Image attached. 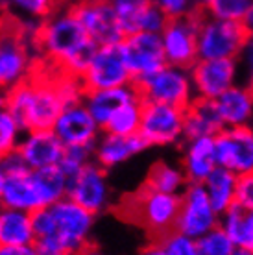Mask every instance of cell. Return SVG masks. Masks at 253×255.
Returning <instances> with one entry per match:
<instances>
[{
	"mask_svg": "<svg viewBox=\"0 0 253 255\" xmlns=\"http://www.w3.org/2000/svg\"><path fill=\"white\" fill-rule=\"evenodd\" d=\"M35 48L43 65L82 76L98 45L91 41L70 6V0H67L39 22Z\"/></svg>",
	"mask_w": 253,
	"mask_h": 255,
	"instance_id": "1",
	"label": "cell"
},
{
	"mask_svg": "<svg viewBox=\"0 0 253 255\" xmlns=\"http://www.w3.org/2000/svg\"><path fill=\"white\" fill-rule=\"evenodd\" d=\"M6 106L24 131L52 129L67 106L57 85V70L41 65L35 76L7 93Z\"/></svg>",
	"mask_w": 253,
	"mask_h": 255,
	"instance_id": "2",
	"label": "cell"
},
{
	"mask_svg": "<svg viewBox=\"0 0 253 255\" xmlns=\"http://www.w3.org/2000/svg\"><path fill=\"white\" fill-rule=\"evenodd\" d=\"M37 26L11 15L0 26V91L6 95L35 76L43 65L35 48Z\"/></svg>",
	"mask_w": 253,
	"mask_h": 255,
	"instance_id": "3",
	"label": "cell"
},
{
	"mask_svg": "<svg viewBox=\"0 0 253 255\" xmlns=\"http://www.w3.org/2000/svg\"><path fill=\"white\" fill-rule=\"evenodd\" d=\"M4 176L6 178L0 192V205L32 215L56 204L69 192V178L59 166L46 170H32L26 166L22 170Z\"/></svg>",
	"mask_w": 253,
	"mask_h": 255,
	"instance_id": "4",
	"label": "cell"
},
{
	"mask_svg": "<svg viewBox=\"0 0 253 255\" xmlns=\"http://www.w3.org/2000/svg\"><path fill=\"white\" fill-rule=\"evenodd\" d=\"M32 217L35 239H50L70 255L91 244L96 215L76 204L72 198H61L56 204L33 213Z\"/></svg>",
	"mask_w": 253,
	"mask_h": 255,
	"instance_id": "5",
	"label": "cell"
},
{
	"mask_svg": "<svg viewBox=\"0 0 253 255\" xmlns=\"http://www.w3.org/2000/svg\"><path fill=\"white\" fill-rule=\"evenodd\" d=\"M181 207V196L153 191L144 183L131 194H126L115 205V213L133 226L146 231L150 241L176 230L177 215Z\"/></svg>",
	"mask_w": 253,
	"mask_h": 255,
	"instance_id": "6",
	"label": "cell"
},
{
	"mask_svg": "<svg viewBox=\"0 0 253 255\" xmlns=\"http://www.w3.org/2000/svg\"><path fill=\"white\" fill-rule=\"evenodd\" d=\"M248 39L250 33L244 22L203 15L198 32V54L200 59H239Z\"/></svg>",
	"mask_w": 253,
	"mask_h": 255,
	"instance_id": "7",
	"label": "cell"
},
{
	"mask_svg": "<svg viewBox=\"0 0 253 255\" xmlns=\"http://www.w3.org/2000/svg\"><path fill=\"white\" fill-rule=\"evenodd\" d=\"M139 135L148 148L181 146L185 140V109L144 100Z\"/></svg>",
	"mask_w": 253,
	"mask_h": 255,
	"instance_id": "8",
	"label": "cell"
},
{
	"mask_svg": "<svg viewBox=\"0 0 253 255\" xmlns=\"http://www.w3.org/2000/svg\"><path fill=\"white\" fill-rule=\"evenodd\" d=\"M135 85L139 87L140 96L146 102L168 104V106L187 109L196 98L190 69L176 67V65L166 63L155 74Z\"/></svg>",
	"mask_w": 253,
	"mask_h": 255,
	"instance_id": "9",
	"label": "cell"
},
{
	"mask_svg": "<svg viewBox=\"0 0 253 255\" xmlns=\"http://www.w3.org/2000/svg\"><path fill=\"white\" fill-rule=\"evenodd\" d=\"M202 11L168 19L161 32L163 50L168 65L190 69L200 59L198 54V32L202 24Z\"/></svg>",
	"mask_w": 253,
	"mask_h": 255,
	"instance_id": "10",
	"label": "cell"
},
{
	"mask_svg": "<svg viewBox=\"0 0 253 255\" xmlns=\"http://www.w3.org/2000/svg\"><path fill=\"white\" fill-rule=\"evenodd\" d=\"M80 78L85 91L115 89L133 83L121 45L98 46Z\"/></svg>",
	"mask_w": 253,
	"mask_h": 255,
	"instance_id": "11",
	"label": "cell"
},
{
	"mask_svg": "<svg viewBox=\"0 0 253 255\" xmlns=\"http://www.w3.org/2000/svg\"><path fill=\"white\" fill-rule=\"evenodd\" d=\"M70 6L95 45H121L126 37L111 0H70Z\"/></svg>",
	"mask_w": 253,
	"mask_h": 255,
	"instance_id": "12",
	"label": "cell"
},
{
	"mask_svg": "<svg viewBox=\"0 0 253 255\" xmlns=\"http://www.w3.org/2000/svg\"><path fill=\"white\" fill-rule=\"evenodd\" d=\"M220 224V215L211 204L202 183H189L181 192V207L177 215L176 230L198 241Z\"/></svg>",
	"mask_w": 253,
	"mask_h": 255,
	"instance_id": "13",
	"label": "cell"
},
{
	"mask_svg": "<svg viewBox=\"0 0 253 255\" xmlns=\"http://www.w3.org/2000/svg\"><path fill=\"white\" fill-rule=\"evenodd\" d=\"M67 196L96 217L106 213L113 207V191L108 181V170L95 161L87 163L80 172L69 179Z\"/></svg>",
	"mask_w": 253,
	"mask_h": 255,
	"instance_id": "14",
	"label": "cell"
},
{
	"mask_svg": "<svg viewBox=\"0 0 253 255\" xmlns=\"http://www.w3.org/2000/svg\"><path fill=\"white\" fill-rule=\"evenodd\" d=\"M121 50L133 83H140L166 65L161 33L139 32L126 35L121 43Z\"/></svg>",
	"mask_w": 253,
	"mask_h": 255,
	"instance_id": "15",
	"label": "cell"
},
{
	"mask_svg": "<svg viewBox=\"0 0 253 255\" xmlns=\"http://www.w3.org/2000/svg\"><path fill=\"white\" fill-rule=\"evenodd\" d=\"M190 78L196 98L216 100L241 83L242 69L239 59H198L190 67Z\"/></svg>",
	"mask_w": 253,
	"mask_h": 255,
	"instance_id": "16",
	"label": "cell"
},
{
	"mask_svg": "<svg viewBox=\"0 0 253 255\" xmlns=\"http://www.w3.org/2000/svg\"><path fill=\"white\" fill-rule=\"evenodd\" d=\"M52 129L65 144V148H89V150L95 148L96 140L104 131L100 124L89 113L83 100L65 106Z\"/></svg>",
	"mask_w": 253,
	"mask_h": 255,
	"instance_id": "17",
	"label": "cell"
},
{
	"mask_svg": "<svg viewBox=\"0 0 253 255\" xmlns=\"http://www.w3.org/2000/svg\"><path fill=\"white\" fill-rule=\"evenodd\" d=\"M216 161L237 176L253 172V124L224 128L215 135Z\"/></svg>",
	"mask_w": 253,
	"mask_h": 255,
	"instance_id": "18",
	"label": "cell"
},
{
	"mask_svg": "<svg viewBox=\"0 0 253 255\" xmlns=\"http://www.w3.org/2000/svg\"><path fill=\"white\" fill-rule=\"evenodd\" d=\"M17 152L28 168L46 170L61 165L67 148L54 133V129H33L24 131Z\"/></svg>",
	"mask_w": 253,
	"mask_h": 255,
	"instance_id": "19",
	"label": "cell"
},
{
	"mask_svg": "<svg viewBox=\"0 0 253 255\" xmlns=\"http://www.w3.org/2000/svg\"><path fill=\"white\" fill-rule=\"evenodd\" d=\"M111 2L124 35L139 32L161 33L168 22V15L155 6L152 0H111Z\"/></svg>",
	"mask_w": 253,
	"mask_h": 255,
	"instance_id": "20",
	"label": "cell"
},
{
	"mask_svg": "<svg viewBox=\"0 0 253 255\" xmlns=\"http://www.w3.org/2000/svg\"><path fill=\"white\" fill-rule=\"evenodd\" d=\"M146 144L142 137L137 135H117L102 131L93 148V161L98 163L106 170H113L117 166L124 165L133 157H137L144 152Z\"/></svg>",
	"mask_w": 253,
	"mask_h": 255,
	"instance_id": "21",
	"label": "cell"
},
{
	"mask_svg": "<svg viewBox=\"0 0 253 255\" xmlns=\"http://www.w3.org/2000/svg\"><path fill=\"white\" fill-rule=\"evenodd\" d=\"M179 165L189 183H203L218 166L215 137H196L183 140Z\"/></svg>",
	"mask_w": 253,
	"mask_h": 255,
	"instance_id": "22",
	"label": "cell"
},
{
	"mask_svg": "<svg viewBox=\"0 0 253 255\" xmlns=\"http://www.w3.org/2000/svg\"><path fill=\"white\" fill-rule=\"evenodd\" d=\"M135 98H140L139 87L135 83L124 85V87H115V89H100V91H85L83 95V104L89 109L100 128L104 129L109 119L127 102Z\"/></svg>",
	"mask_w": 253,
	"mask_h": 255,
	"instance_id": "23",
	"label": "cell"
},
{
	"mask_svg": "<svg viewBox=\"0 0 253 255\" xmlns=\"http://www.w3.org/2000/svg\"><path fill=\"white\" fill-rule=\"evenodd\" d=\"M224 128H239L253 124V93L241 82L215 100Z\"/></svg>",
	"mask_w": 253,
	"mask_h": 255,
	"instance_id": "24",
	"label": "cell"
},
{
	"mask_svg": "<svg viewBox=\"0 0 253 255\" xmlns=\"http://www.w3.org/2000/svg\"><path fill=\"white\" fill-rule=\"evenodd\" d=\"M224 129L215 100L194 98V102L185 109V140L196 137H215Z\"/></svg>",
	"mask_w": 253,
	"mask_h": 255,
	"instance_id": "25",
	"label": "cell"
},
{
	"mask_svg": "<svg viewBox=\"0 0 253 255\" xmlns=\"http://www.w3.org/2000/svg\"><path fill=\"white\" fill-rule=\"evenodd\" d=\"M35 243L32 213L0 205V246H26Z\"/></svg>",
	"mask_w": 253,
	"mask_h": 255,
	"instance_id": "26",
	"label": "cell"
},
{
	"mask_svg": "<svg viewBox=\"0 0 253 255\" xmlns=\"http://www.w3.org/2000/svg\"><path fill=\"white\" fill-rule=\"evenodd\" d=\"M237 179H239V176L235 172L224 168V166H216L215 170L209 174V178L202 183L218 215H222L224 211H228L229 207L235 205Z\"/></svg>",
	"mask_w": 253,
	"mask_h": 255,
	"instance_id": "27",
	"label": "cell"
},
{
	"mask_svg": "<svg viewBox=\"0 0 253 255\" xmlns=\"http://www.w3.org/2000/svg\"><path fill=\"white\" fill-rule=\"evenodd\" d=\"M144 185L153 189V191L181 196V192L187 189L189 181H187V176H185L181 165L161 159L150 166V170L146 174Z\"/></svg>",
	"mask_w": 253,
	"mask_h": 255,
	"instance_id": "28",
	"label": "cell"
},
{
	"mask_svg": "<svg viewBox=\"0 0 253 255\" xmlns=\"http://www.w3.org/2000/svg\"><path fill=\"white\" fill-rule=\"evenodd\" d=\"M220 226L231 239L235 248L253 250V211H248L235 204L220 215Z\"/></svg>",
	"mask_w": 253,
	"mask_h": 255,
	"instance_id": "29",
	"label": "cell"
},
{
	"mask_svg": "<svg viewBox=\"0 0 253 255\" xmlns=\"http://www.w3.org/2000/svg\"><path fill=\"white\" fill-rule=\"evenodd\" d=\"M67 0H2L7 15L24 22H41Z\"/></svg>",
	"mask_w": 253,
	"mask_h": 255,
	"instance_id": "30",
	"label": "cell"
},
{
	"mask_svg": "<svg viewBox=\"0 0 253 255\" xmlns=\"http://www.w3.org/2000/svg\"><path fill=\"white\" fill-rule=\"evenodd\" d=\"M142 104H144V100L140 96V98L127 102L126 106H122L109 119L104 131L117 135H137L140 128V119H142Z\"/></svg>",
	"mask_w": 253,
	"mask_h": 255,
	"instance_id": "31",
	"label": "cell"
},
{
	"mask_svg": "<svg viewBox=\"0 0 253 255\" xmlns=\"http://www.w3.org/2000/svg\"><path fill=\"white\" fill-rule=\"evenodd\" d=\"M24 129L15 119L9 108H0V157H6L11 152H17Z\"/></svg>",
	"mask_w": 253,
	"mask_h": 255,
	"instance_id": "32",
	"label": "cell"
},
{
	"mask_svg": "<svg viewBox=\"0 0 253 255\" xmlns=\"http://www.w3.org/2000/svg\"><path fill=\"white\" fill-rule=\"evenodd\" d=\"M252 6L253 0H209L202 13L207 17H213V19L242 22Z\"/></svg>",
	"mask_w": 253,
	"mask_h": 255,
	"instance_id": "33",
	"label": "cell"
},
{
	"mask_svg": "<svg viewBox=\"0 0 253 255\" xmlns=\"http://www.w3.org/2000/svg\"><path fill=\"white\" fill-rule=\"evenodd\" d=\"M198 255H231L235 252V244L226 235L220 226L205 233L196 241Z\"/></svg>",
	"mask_w": 253,
	"mask_h": 255,
	"instance_id": "34",
	"label": "cell"
},
{
	"mask_svg": "<svg viewBox=\"0 0 253 255\" xmlns=\"http://www.w3.org/2000/svg\"><path fill=\"white\" fill-rule=\"evenodd\" d=\"M159 243H161L166 255H198L196 241L183 235V233H179L177 230L161 237Z\"/></svg>",
	"mask_w": 253,
	"mask_h": 255,
	"instance_id": "35",
	"label": "cell"
},
{
	"mask_svg": "<svg viewBox=\"0 0 253 255\" xmlns=\"http://www.w3.org/2000/svg\"><path fill=\"white\" fill-rule=\"evenodd\" d=\"M91 161H93V150H89V148H67L59 168L70 179L74 174L80 172L87 163H91Z\"/></svg>",
	"mask_w": 253,
	"mask_h": 255,
	"instance_id": "36",
	"label": "cell"
},
{
	"mask_svg": "<svg viewBox=\"0 0 253 255\" xmlns=\"http://www.w3.org/2000/svg\"><path fill=\"white\" fill-rule=\"evenodd\" d=\"M157 7L168 15V19H176V17H183L196 13V0H152Z\"/></svg>",
	"mask_w": 253,
	"mask_h": 255,
	"instance_id": "37",
	"label": "cell"
},
{
	"mask_svg": "<svg viewBox=\"0 0 253 255\" xmlns=\"http://www.w3.org/2000/svg\"><path fill=\"white\" fill-rule=\"evenodd\" d=\"M235 204L244 207L248 211H253V172L241 174L237 179V194Z\"/></svg>",
	"mask_w": 253,
	"mask_h": 255,
	"instance_id": "38",
	"label": "cell"
},
{
	"mask_svg": "<svg viewBox=\"0 0 253 255\" xmlns=\"http://www.w3.org/2000/svg\"><path fill=\"white\" fill-rule=\"evenodd\" d=\"M239 63H241V69H242V76L253 74V35H250L248 43L244 45V48H242Z\"/></svg>",
	"mask_w": 253,
	"mask_h": 255,
	"instance_id": "39",
	"label": "cell"
},
{
	"mask_svg": "<svg viewBox=\"0 0 253 255\" xmlns=\"http://www.w3.org/2000/svg\"><path fill=\"white\" fill-rule=\"evenodd\" d=\"M0 255H37L33 244L26 246H0Z\"/></svg>",
	"mask_w": 253,
	"mask_h": 255,
	"instance_id": "40",
	"label": "cell"
},
{
	"mask_svg": "<svg viewBox=\"0 0 253 255\" xmlns=\"http://www.w3.org/2000/svg\"><path fill=\"white\" fill-rule=\"evenodd\" d=\"M139 255H166L159 241H150L144 248H140Z\"/></svg>",
	"mask_w": 253,
	"mask_h": 255,
	"instance_id": "41",
	"label": "cell"
},
{
	"mask_svg": "<svg viewBox=\"0 0 253 255\" xmlns=\"http://www.w3.org/2000/svg\"><path fill=\"white\" fill-rule=\"evenodd\" d=\"M74 255H109V254H106V252H104L102 248H98L96 244L91 243V244H87L85 248L80 250V252H76Z\"/></svg>",
	"mask_w": 253,
	"mask_h": 255,
	"instance_id": "42",
	"label": "cell"
},
{
	"mask_svg": "<svg viewBox=\"0 0 253 255\" xmlns=\"http://www.w3.org/2000/svg\"><path fill=\"white\" fill-rule=\"evenodd\" d=\"M242 22H244V26H246L248 33H250V35H253V6H252V9L248 11L246 19L242 20Z\"/></svg>",
	"mask_w": 253,
	"mask_h": 255,
	"instance_id": "43",
	"label": "cell"
},
{
	"mask_svg": "<svg viewBox=\"0 0 253 255\" xmlns=\"http://www.w3.org/2000/svg\"><path fill=\"white\" fill-rule=\"evenodd\" d=\"M231 255H253L252 248H235V252Z\"/></svg>",
	"mask_w": 253,
	"mask_h": 255,
	"instance_id": "44",
	"label": "cell"
},
{
	"mask_svg": "<svg viewBox=\"0 0 253 255\" xmlns=\"http://www.w3.org/2000/svg\"><path fill=\"white\" fill-rule=\"evenodd\" d=\"M242 82L246 83L248 87L252 89V93H253V74H246V76H242Z\"/></svg>",
	"mask_w": 253,
	"mask_h": 255,
	"instance_id": "45",
	"label": "cell"
},
{
	"mask_svg": "<svg viewBox=\"0 0 253 255\" xmlns=\"http://www.w3.org/2000/svg\"><path fill=\"white\" fill-rule=\"evenodd\" d=\"M6 17H7V11H6V7H4V4H2V0H0V26L6 20Z\"/></svg>",
	"mask_w": 253,
	"mask_h": 255,
	"instance_id": "46",
	"label": "cell"
},
{
	"mask_svg": "<svg viewBox=\"0 0 253 255\" xmlns=\"http://www.w3.org/2000/svg\"><path fill=\"white\" fill-rule=\"evenodd\" d=\"M4 170H2V157H0V192H2V185H4Z\"/></svg>",
	"mask_w": 253,
	"mask_h": 255,
	"instance_id": "47",
	"label": "cell"
},
{
	"mask_svg": "<svg viewBox=\"0 0 253 255\" xmlns=\"http://www.w3.org/2000/svg\"><path fill=\"white\" fill-rule=\"evenodd\" d=\"M209 0H196V7L198 11H203V7H205V4H207Z\"/></svg>",
	"mask_w": 253,
	"mask_h": 255,
	"instance_id": "48",
	"label": "cell"
},
{
	"mask_svg": "<svg viewBox=\"0 0 253 255\" xmlns=\"http://www.w3.org/2000/svg\"><path fill=\"white\" fill-rule=\"evenodd\" d=\"M4 106H6V93L0 91V108H4Z\"/></svg>",
	"mask_w": 253,
	"mask_h": 255,
	"instance_id": "49",
	"label": "cell"
}]
</instances>
